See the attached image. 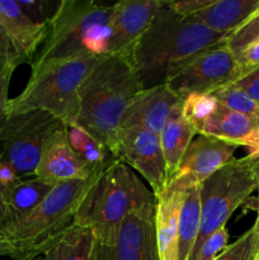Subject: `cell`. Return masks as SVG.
I'll return each instance as SVG.
<instances>
[{
    "mask_svg": "<svg viewBox=\"0 0 259 260\" xmlns=\"http://www.w3.org/2000/svg\"><path fill=\"white\" fill-rule=\"evenodd\" d=\"M225 40L223 35L213 32L196 18L180 15L163 2L128 56L146 90L164 85L175 70Z\"/></svg>",
    "mask_w": 259,
    "mask_h": 260,
    "instance_id": "cell-1",
    "label": "cell"
},
{
    "mask_svg": "<svg viewBox=\"0 0 259 260\" xmlns=\"http://www.w3.org/2000/svg\"><path fill=\"white\" fill-rule=\"evenodd\" d=\"M142 90L128 53L102 56L80 86L76 123L106 145L116 157L122 118Z\"/></svg>",
    "mask_w": 259,
    "mask_h": 260,
    "instance_id": "cell-2",
    "label": "cell"
},
{
    "mask_svg": "<svg viewBox=\"0 0 259 260\" xmlns=\"http://www.w3.org/2000/svg\"><path fill=\"white\" fill-rule=\"evenodd\" d=\"M113 4L94 0H61L47 23L43 46L30 62L32 73L51 63L109 55Z\"/></svg>",
    "mask_w": 259,
    "mask_h": 260,
    "instance_id": "cell-3",
    "label": "cell"
},
{
    "mask_svg": "<svg viewBox=\"0 0 259 260\" xmlns=\"http://www.w3.org/2000/svg\"><path fill=\"white\" fill-rule=\"evenodd\" d=\"M155 201L136 173L116 159L103 173L91 179L85 197L79 207L75 225L93 229L102 250L116 245L124 217L134 208Z\"/></svg>",
    "mask_w": 259,
    "mask_h": 260,
    "instance_id": "cell-4",
    "label": "cell"
},
{
    "mask_svg": "<svg viewBox=\"0 0 259 260\" xmlns=\"http://www.w3.org/2000/svg\"><path fill=\"white\" fill-rule=\"evenodd\" d=\"M91 179L57 183L32 212L20 220L3 223L0 229L12 249L10 258L36 260L40 255H45L75 225L79 207Z\"/></svg>",
    "mask_w": 259,
    "mask_h": 260,
    "instance_id": "cell-5",
    "label": "cell"
},
{
    "mask_svg": "<svg viewBox=\"0 0 259 260\" xmlns=\"http://www.w3.org/2000/svg\"><path fill=\"white\" fill-rule=\"evenodd\" d=\"M98 60L95 56H81L32 73L22 93L8 101L7 117L38 109L53 114L66 126L75 123L80 109L79 90Z\"/></svg>",
    "mask_w": 259,
    "mask_h": 260,
    "instance_id": "cell-6",
    "label": "cell"
},
{
    "mask_svg": "<svg viewBox=\"0 0 259 260\" xmlns=\"http://www.w3.org/2000/svg\"><path fill=\"white\" fill-rule=\"evenodd\" d=\"M255 189V160L246 156L233 159L203 182L200 233L193 251L215 231L226 228L229 218Z\"/></svg>",
    "mask_w": 259,
    "mask_h": 260,
    "instance_id": "cell-7",
    "label": "cell"
},
{
    "mask_svg": "<svg viewBox=\"0 0 259 260\" xmlns=\"http://www.w3.org/2000/svg\"><path fill=\"white\" fill-rule=\"evenodd\" d=\"M66 124L45 111H28L7 117L0 124V157L22 180L35 178L46 141Z\"/></svg>",
    "mask_w": 259,
    "mask_h": 260,
    "instance_id": "cell-8",
    "label": "cell"
},
{
    "mask_svg": "<svg viewBox=\"0 0 259 260\" xmlns=\"http://www.w3.org/2000/svg\"><path fill=\"white\" fill-rule=\"evenodd\" d=\"M243 75L238 58L225 42H221L175 70L165 85L183 101L192 93H213Z\"/></svg>",
    "mask_w": 259,
    "mask_h": 260,
    "instance_id": "cell-9",
    "label": "cell"
},
{
    "mask_svg": "<svg viewBox=\"0 0 259 260\" xmlns=\"http://www.w3.org/2000/svg\"><path fill=\"white\" fill-rule=\"evenodd\" d=\"M238 146L213 137L200 135L190 142L177 172L164 190L187 192L203 182L234 159Z\"/></svg>",
    "mask_w": 259,
    "mask_h": 260,
    "instance_id": "cell-10",
    "label": "cell"
},
{
    "mask_svg": "<svg viewBox=\"0 0 259 260\" xmlns=\"http://www.w3.org/2000/svg\"><path fill=\"white\" fill-rule=\"evenodd\" d=\"M116 157L145 178L155 197L165 189L167 167L159 135L142 128H121Z\"/></svg>",
    "mask_w": 259,
    "mask_h": 260,
    "instance_id": "cell-11",
    "label": "cell"
},
{
    "mask_svg": "<svg viewBox=\"0 0 259 260\" xmlns=\"http://www.w3.org/2000/svg\"><path fill=\"white\" fill-rule=\"evenodd\" d=\"M155 206L145 203L124 217L116 245L111 250L99 248V260H160L155 233Z\"/></svg>",
    "mask_w": 259,
    "mask_h": 260,
    "instance_id": "cell-12",
    "label": "cell"
},
{
    "mask_svg": "<svg viewBox=\"0 0 259 260\" xmlns=\"http://www.w3.org/2000/svg\"><path fill=\"white\" fill-rule=\"evenodd\" d=\"M161 0H121L113 4L109 55L128 53L161 7Z\"/></svg>",
    "mask_w": 259,
    "mask_h": 260,
    "instance_id": "cell-13",
    "label": "cell"
},
{
    "mask_svg": "<svg viewBox=\"0 0 259 260\" xmlns=\"http://www.w3.org/2000/svg\"><path fill=\"white\" fill-rule=\"evenodd\" d=\"M35 177L55 185L69 180H88L94 175L71 149L65 127L51 135L46 141Z\"/></svg>",
    "mask_w": 259,
    "mask_h": 260,
    "instance_id": "cell-14",
    "label": "cell"
},
{
    "mask_svg": "<svg viewBox=\"0 0 259 260\" xmlns=\"http://www.w3.org/2000/svg\"><path fill=\"white\" fill-rule=\"evenodd\" d=\"M182 102L165 84L142 90L124 113L121 128H142L160 135L173 111Z\"/></svg>",
    "mask_w": 259,
    "mask_h": 260,
    "instance_id": "cell-15",
    "label": "cell"
},
{
    "mask_svg": "<svg viewBox=\"0 0 259 260\" xmlns=\"http://www.w3.org/2000/svg\"><path fill=\"white\" fill-rule=\"evenodd\" d=\"M0 23L20 63L32 62L38 46L45 41L47 25L32 22L17 0H0Z\"/></svg>",
    "mask_w": 259,
    "mask_h": 260,
    "instance_id": "cell-16",
    "label": "cell"
},
{
    "mask_svg": "<svg viewBox=\"0 0 259 260\" xmlns=\"http://www.w3.org/2000/svg\"><path fill=\"white\" fill-rule=\"evenodd\" d=\"M184 194L163 190L155 197V233L160 260H178V222Z\"/></svg>",
    "mask_w": 259,
    "mask_h": 260,
    "instance_id": "cell-17",
    "label": "cell"
},
{
    "mask_svg": "<svg viewBox=\"0 0 259 260\" xmlns=\"http://www.w3.org/2000/svg\"><path fill=\"white\" fill-rule=\"evenodd\" d=\"M259 12V0H212L193 18L218 35L228 37Z\"/></svg>",
    "mask_w": 259,
    "mask_h": 260,
    "instance_id": "cell-18",
    "label": "cell"
},
{
    "mask_svg": "<svg viewBox=\"0 0 259 260\" xmlns=\"http://www.w3.org/2000/svg\"><path fill=\"white\" fill-rule=\"evenodd\" d=\"M180 107L182 104L173 111L161 134L159 135L165 167H167V184L175 174L180 160L183 159L188 146L193 141L195 135L197 134L195 128L184 119Z\"/></svg>",
    "mask_w": 259,
    "mask_h": 260,
    "instance_id": "cell-19",
    "label": "cell"
},
{
    "mask_svg": "<svg viewBox=\"0 0 259 260\" xmlns=\"http://www.w3.org/2000/svg\"><path fill=\"white\" fill-rule=\"evenodd\" d=\"M99 241L93 229L73 225L47 251V260H99Z\"/></svg>",
    "mask_w": 259,
    "mask_h": 260,
    "instance_id": "cell-20",
    "label": "cell"
},
{
    "mask_svg": "<svg viewBox=\"0 0 259 260\" xmlns=\"http://www.w3.org/2000/svg\"><path fill=\"white\" fill-rule=\"evenodd\" d=\"M259 123L258 118L231 111L218 103L215 113L208 118L200 135L240 146L241 141Z\"/></svg>",
    "mask_w": 259,
    "mask_h": 260,
    "instance_id": "cell-21",
    "label": "cell"
},
{
    "mask_svg": "<svg viewBox=\"0 0 259 260\" xmlns=\"http://www.w3.org/2000/svg\"><path fill=\"white\" fill-rule=\"evenodd\" d=\"M66 135L71 149L88 165L94 177L103 173L116 160L106 145L76 122L66 126Z\"/></svg>",
    "mask_w": 259,
    "mask_h": 260,
    "instance_id": "cell-22",
    "label": "cell"
},
{
    "mask_svg": "<svg viewBox=\"0 0 259 260\" xmlns=\"http://www.w3.org/2000/svg\"><path fill=\"white\" fill-rule=\"evenodd\" d=\"M201 185L185 192L178 222V260H188L200 233Z\"/></svg>",
    "mask_w": 259,
    "mask_h": 260,
    "instance_id": "cell-23",
    "label": "cell"
},
{
    "mask_svg": "<svg viewBox=\"0 0 259 260\" xmlns=\"http://www.w3.org/2000/svg\"><path fill=\"white\" fill-rule=\"evenodd\" d=\"M55 187L51 183L45 182L38 178L20 180L12 192L8 194L7 200V217L5 222H13L23 218L32 212ZM2 223V225H3Z\"/></svg>",
    "mask_w": 259,
    "mask_h": 260,
    "instance_id": "cell-24",
    "label": "cell"
},
{
    "mask_svg": "<svg viewBox=\"0 0 259 260\" xmlns=\"http://www.w3.org/2000/svg\"><path fill=\"white\" fill-rule=\"evenodd\" d=\"M218 107V101L208 93H192L185 96L182 102L183 117L195 128L197 134H201L203 126Z\"/></svg>",
    "mask_w": 259,
    "mask_h": 260,
    "instance_id": "cell-25",
    "label": "cell"
},
{
    "mask_svg": "<svg viewBox=\"0 0 259 260\" xmlns=\"http://www.w3.org/2000/svg\"><path fill=\"white\" fill-rule=\"evenodd\" d=\"M211 94L217 99L221 106L259 119L258 102L254 101L248 93H245L243 89L236 86L234 83L222 86Z\"/></svg>",
    "mask_w": 259,
    "mask_h": 260,
    "instance_id": "cell-26",
    "label": "cell"
},
{
    "mask_svg": "<svg viewBox=\"0 0 259 260\" xmlns=\"http://www.w3.org/2000/svg\"><path fill=\"white\" fill-rule=\"evenodd\" d=\"M256 41H259V12L249 18L240 28L229 35L225 43L230 48L231 52L235 55V57H238L243 52L244 48Z\"/></svg>",
    "mask_w": 259,
    "mask_h": 260,
    "instance_id": "cell-27",
    "label": "cell"
},
{
    "mask_svg": "<svg viewBox=\"0 0 259 260\" xmlns=\"http://www.w3.org/2000/svg\"><path fill=\"white\" fill-rule=\"evenodd\" d=\"M228 229H218L192 253L188 260H215L229 246Z\"/></svg>",
    "mask_w": 259,
    "mask_h": 260,
    "instance_id": "cell-28",
    "label": "cell"
},
{
    "mask_svg": "<svg viewBox=\"0 0 259 260\" xmlns=\"http://www.w3.org/2000/svg\"><path fill=\"white\" fill-rule=\"evenodd\" d=\"M258 255L253 230H248L229 245L215 260H254Z\"/></svg>",
    "mask_w": 259,
    "mask_h": 260,
    "instance_id": "cell-29",
    "label": "cell"
},
{
    "mask_svg": "<svg viewBox=\"0 0 259 260\" xmlns=\"http://www.w3.org/2000/svg\"><path fill=\"white\" fill-rule=\"evenodd\" d=\"M17 2L32 22L45 25H47L51 18L53 17L60 3L53 0H17Z\"/></svg>",
    "mask_w": 259,
    "mask_h": 260,
    "instance_id": "cell-30",
    "label": "cell"
},
{
    "mask_svg": "<svg viewBox=\"0 0 259 260\" xmlns=\"http://www.w3.org/2000/svg\"><path fill=\"white\" fill-rule=\"evenodd\" d=\"M19 65L22 63L15 53L14 47H13L4 27L0 23V73L9 66L18 68Z\"/></svg>",
    "mask_w": 259,
    "mask_h": 260,
    "instance_id": "cell-31",
    "label": "cell"
},
{
    "mask_svg": "<svg viewBox=\"0 0 259 260\" xmlns=\"http://www.w3.org/2000/svg\"><path fill=\"white\" fill-rule=\"evenodd\" d=\"M20 180L22 179L18 177L14 168H13L9 162H7L4 159L0 157V192L4 196L5 200H7L8 194L13 190V188H14Z\"/></svg>",
    "mask_w": 259,
    "mask_h": 260,
    "instance_id": "cell-32",
    "label": "cell"
},
{
    "mask_svg": "<svg viewBox=\"0 0 259 260\" xmlns=\"http://www.w3.org/2000/svg\"><path fill=\"white\" fill-rule=\"evenodd\" d=\"M236 86L243 89L251 98L259 103V66L251 69L235 81Z\"/></svg>",
    "mask_w": 259,
    "mask_h": 260,
    "instance_id": "cell-33",
    "label": "cell"
},
{
    "mask_svg": "<svg viewBox=\"0 0 259 260\" xmlns=\"http://www.w3.org/2000/svg\"><path fill=\"white\" fill-rule=\"evenodd\" d=\"M167 3L173 10L179 13L180 15H184V17H193V15L197 14L198 12H201V10L205 9L206 7H208V5L212 3V0H177V2Z\"/></svg>",
    "mask_w": 259,
    "mask_h": 260,
    "instance_id": "cell-34",
    "label": "cell"
},
{
    "mask_svg": "<svg viewBox=\"0 0 259 260\" xmlns=\"http://www.w3.org/2000/svg\"><path fill=\"white\" fill-rule=\"evenodd\" d=\"M15 69L17 68H14V66H9L0 73V124L7 118L5 109H7L8 101H9L8 99V90H9L10 79H12Z\"/></svg>",
    "mask_w": 259,
    "mask_h": 260,
    "instance_id": "cell-35",
    "label": "cell"
},
{
    "mask_svg": "<svg viewBox=\"0 0 259 260\" xmlns=\"http://www.w3.org/2000/svg\"><path fill=\"white\" fill-rule=\"evenodd\" d=\"M240 146H245L248 149L246 157L251 160L259 159V123L253 128V131L241 141Z\"/></svg>",
    "mask_w": 259,
    "mask_h": 260,
    "instance_id": "cell-36",
    "label": "cell"
},
{
    "mask_svg": "<svg viewBox=\"0 0 259 260\" xmlns=\"http://www.w3.org/2000/svg\"><path fill=\"white\" fill-rule=\"evenodd\" d=\"M255 179H256V190H258V216H256L255 223H254V226L251 228V230H253L254 239H255L256 253L259 254V159L255 160Z\"/></svg>",
    "mask_w": 259,
    "mask_h": 260,
    "instance_id": "cell-37",
    "label": "cell"
},
{
    "mask_svg": "<svg viewBox=\"0 0 259 260\" xmlns=\"http://www.w3.org/2000/svg\"><path fill=\"white\" fill-rule=\"evenodd\" d=\"M4 255H8V256L12 255V249H10L9 243H8L4 234H3L2 229H0V256H4Z\"/></svg>",
    "mask_w": 259,
    "mask_h": 260,
    "instance_id": "cell-38",
    "label": "cell"
},
{
    "mask_svg": "<svg viewBox=\"0 0 259 260\" xmlns=\"http://www.w3.org/2000/svg\"><path fill=\"white\" fill-rule=\"evenodd\" d=\"M5 217H7V202H5L4 196L0 192V226L5 221Z\"/></svg>",
    "mask_w": 259,
    "mask_h": 260,
    "instance_id": "cell-39",
    "label": "cell"
},
{
    "mask_svg": "<svg viewBox=\"0 0 259 260\" xmlns=\"http://www.w3.org/2000/svg\"><path fill=\"white\" fill-rule=\"evenodd\" d=\"M36 260H47V259H45V258H43V259H36Z\"/></svg>",
    "mask_w": 259,
    "mask_h": 260,
    "instance_id": "cell-40",
    "label": "cell"
},
{
    "mask_svg": "<svg viewBox=\"0 0 259 260\" xmlns=\"http://www.w3.org/2000/svg\"><path fill=\"white\" fill-rule=\"evenodd\" d=\"M254 260H259V259H258V258H255V259H254Z\"/></svg>",
    "mask_w": 259,
    "mask_h": 260,
    "instance_id": "cell-41",
    "label": "cell"
},
{
    "mask_svg": "<svg viewBox=\"0 0 259 260\" xmlns=\"http://www.w3.org/2000/svg\"><path fill=\"white\" fill-rule=\"evenodd\" d=\"M256 258H258V259H259V254H258V256H256Z\"/></svg>",
    "mask_w": 259,
    "mask_h": 260,
    "instance_id": "cell-42",
    "label": "cell"
}]
</instances>
